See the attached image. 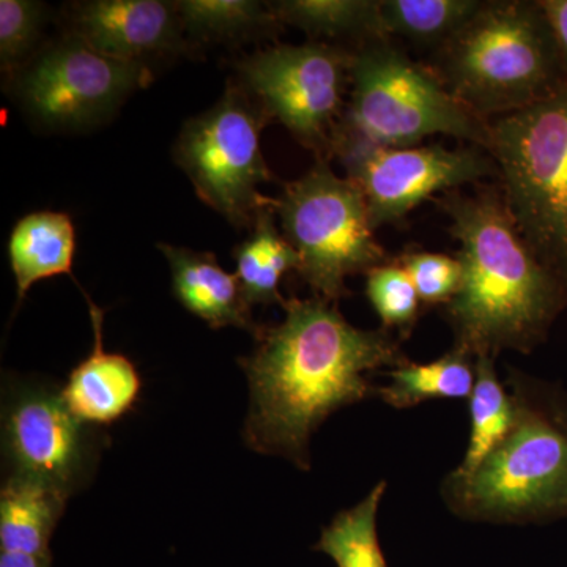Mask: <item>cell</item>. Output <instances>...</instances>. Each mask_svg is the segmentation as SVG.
I'll use <instances>...</instances> for the list:
<instances>
[{"label":"cell","mask_w":567,"mask_h":567,"mask_svg":"<svg viewBox=\"0 0 567 567\" xmlns=\"http://www.w3.org/2000/svg\"><path fill=\"white\" fill-rule=\"evenodd\" d=\"M284 309L282 322L262 327L256 349L240 360L251 395L244 435L252 451L308 472L320 424L377 394L365 374L409 360L386 330H360L322 298H290Z\"/></svg>","instance_id":"6da1fadb"},{"label":"cell","mask_w":567,"mask_h":567,"mask_svg":"<svg viewBox=\"0 0 567 567\" xmlns=\"http://www.w3.org/2000/svg\"><path fill=\"white\" fill-rule=\"evenodd\" d=\"M439 204L451 218L462 265L461 289L445 306L454 346L475 358H495L503 350L533 352L567 309V275L529 248L502 189H456Z\"/></svg>","instance_id":"7a4b0ae2"},{"label":"cell","mask_w":567,"mask_h":567,"mask_svg":"<svg viewBox=\"0 0 567 567\" xmlns=\"http://www.w3.org/2000/svg\"><path fill=\"white\" fill-rule=\"evenodd\" d=\"M507 385L513 427L470 475L446 476L443 498L464 520L524 525L567 517V399L517 371Z\"/></svg>","instance_id":"3957f363"},{"label":"cell","mask_w":567,"mask_h":567,"mask_svg":"<svg viewBox=\"0 0 567 567\" xmlns=\"http://www.w3.org/2000/svg\"><path fill=\"white\" fill-rule=\"evenodd\" d=\"M429 69L484 121L524 110L567 82L557 41L537 0H488L435 51Z\"/></svg>","instance_id":"277c9868"},{"label":"cell","mask_w":567,"mask_h":567,"mask_svg":"<svg viewBox=\"0 0 567 567\" xmlns=\"http://www.w3.org/2000/svg\"><path fill=\"white\" fill-rule=\"evenodd\" d=\"M434 134L486 148L488 122L466 110L431 69L412 61L393 40L357 44L350 66V100L334 140L402 148L415 147Z\"/></svg>","instance_id":"5b68a950"},{"label":"cell","mask_w":567,"mask_h":567,"mask_svg":"<svg viewBox=\"0 0 567 567\" xmlns=\"http://www.w3.org/2000/svg\"><path fill=\"white\" fill-rule=\"evenodd\" d=\"M486 151L522 237L567 275V82L524 110L488 121Z\"/></svg>","instance_id":"8992f818"},{"label":"cell","mask_w":567,"mask_h":567,"mask_svg":"<svg viewBox=\"0 0 567 567\" xmlns=\"http://www.w3.org/2000/svg\"><path fill=\"white\" fill-rule=\"evenodd\" d=\"M274 210L300 257L298 275L317 298L336 305L350 295L349 276L368 275L388 262L363 194L336 175L328 159H317L303 177L287 183Z\"/></svg>","instance_id":"52a82bcc"},{"label":"cell","mask_w":567,"mask_h":567,"mask_svg":"<svg viewBox=\"0 0 567 567\" xmlns=\"http://www.w3.org/2000/svg\"><path fill=\"white\" fill-rule=\"evenodd\" d=\"M270 121L262 104L234 80L215 106L183 125L174 144L175 163L197 197L241 229L251 230L259 213L275 204L259 192L275 181L260 142Z\"/></svg>","instance_id":"ba28073f"},{"label":"cell","mask_w":567,"mask_h":567,"mask_svg":"<svg viewBox=\"0 0 567 567\" xmlns=\"http://www.w3.org/2000/svg\"><path fill=\"white\" fill-rule=\"evenodd\" d=\"M350 66L352 50L309 41L252 52L237 63V73L271 121L282 123L317 159H328L346 111Z\"/></svg>","instance_id":"9c48e42d"},{"label":"cell","mask_w":567,"mask_h":567,"mask_svg":"<svg viewBox=\"0 0 567 567\" xmlns=\"http://www.w3.org/2000/svg\"><path fill=\"white\" fill-rule=\"evenodd\" d=\"M152 81L148 65L107 58L65 33L37 51L9 85L40 125L81 130L110 117Z\"/></svg>","instance_id":"30bf717a"},{"label":"cell","mask_w":567,"mask_h":567,"mask_svg":"<svg viewBox=\"0 0 567 567\" xmlns=\"http://www.w3.org/2000/svg\"><path fill=\"white\" fill-rule=\"evenodd\" d=\"M331 155L363 194L374 229L399 221L436 193L498 174L492 156L473 145L390 148L336 137Z\"/></svg>","instance_id":"8fae6325"},{"label":"cell","mask_w":567,"mask_h":567,"mask_svg":"<svg viewBox=\"0 0 567 567\" xmlns=\"http://www.w3.org/2000/svg\"><path fill=\"white\" fill-rule=\"evenodd\" d=\"M3 447L14 475L35 477L71 494L91 457L87 424L71 413L61 391L25 386L3 412Z\"/></svg>","instance_id":"7c38bea8"},{"label":"cell","mask_w":567,"mask_h":567,"mask_svg":"<svg viewBox=\"0 0 567 567\" xmlns=\"http://www.w3.org/2000/svg\"><path fill=\"white\" fill-rule=\"evenodd\" d=\"M65 33L117 61L144 63L192 50L175 2L84 0L65 7Z\"/></svg>","instance_id":"4fadbf2b"},{"label":"cell","mask_w":567,"mask_h":567,"mask_svg":"<svg viewBox=\"0 0 567 567\" xmlns=\"http://www.w3.org/2000/svg\"><path fill=\"white\" fill-rule=\"evenodd\" d=\"M93 328L91 354L71 371L63 402L87 425H107L128 413L141 393V377L128 358L103 349L104 312L85 295Z\"/></svg>","instance_id":"5bb4252c"},{"label":"cell","mask_w":567,"mask_h":567,"mask_svg":"<svg viewBox=\"0 0 567 567\" xmlns=\"http://www.w3.org/2000/svg\"><path fill=\"white\" fill-rule=\"evenodd\" d=\"M173 276L175 298L183 308L203 319L213 330L235 327L254 338L262 327L254 322L252 306L246 301L237 276L227 274L215 254L158 244Z\"/></svg>","instance_id":"9a60e30c"},{"label":"cell","mask_w":567,"mask_h":567,"mask_svg":"<svg viewBox=\"0 0 567 567\" xmlns=\"http://www.w3.org/2000/svg\"><path fill=\"white\" fill-rule=\"evenodd\" d=\"M76 230L66 213L33 212L14 224L9 238V260L22 303L33 284L52 276L71 275Z\"/></svg>","instance_id":"2e32d148"},{"label":"cell","mask_w":567,"mask_h":567,"mask_svg":"<svg viewBox=\"0 0 567 567\" xmlns=\"http://www.w3.org/2000/svg\"><path fill=\"white\" fill-rule=\"evenodd\" d=\"M62 488L35 480L11 475L0 494V548L17 554L50 555L52 533L65 511Z\"/></svg>","instance_id":"e0dca14e"},{"label":"cell","mask_w":567,"mask_h":567,"mask_svg":"<svg viewBox=\"0 0 567 567\" xmlns=\"http://www.w3.org/2000/svg\"><path fill=\"white\" fill-rule=\"evenodd\" d=\"M189 47L238 44L275 39L282 31L270 2L257 0H177Z\"/></svg>","instance_id":"ac0fdd59"},{"label":"cell","mask_w":567,"mask_h":567,"mask_svg":"<svg viewBox=\"0 0 567 567\" xmlns=\"http://www.w3.org/2000/svg\"><path fill=\"white\" fill-rule=\"evenodd\" d=\"M274 205L264 208L251 234L234 249L238 282L249 305H286L279 284L287 271L300 270V257L275 219Z\"/></svg>","instance_id":"d6986e66"},{"label":"cell","mask_w":567,"mask_h":567,"mask_svg":"<svg viewBox=\"0 0 567 567\" xmlns=\"http://www.w3.org/2000/svg\"><path fill=\"white\" fill-rule=\"evenodd\" d=\"M390 385L379 388L377 394L394 409H410L427 401L470 399L476 380V358L461 347L427 364L412 363L388 372Z\"/></svg>","instance_id":"ffe728a7"},{"label":"cell","mask_w":567,"mask_h":567,"mask_svg":"<svg viewBox=\"0 0 567 567\" xmlns=\"http://www.w3.org/2000/svg\"><path fill=\"white\" fill-rule=\"evenodd\" d=\"M270 7L282 25L300 29L315 41L350 39L360 44L386 39L380 0H278Z\"/></svg>","instance_id":"44dd1931"},{"label":"cell","mask_w":567,"mask_h":567,"mask_svg":"<svg viewBox=\"0 0 567 567\" xmlns=\"http://www.w3.org/2000/svg\"><path fill=\"white\" fill-rule=\"evenodd\" d=\"M481 0H380L383 32L440 50L473 20Z\"/></svg>","instance_id":"7402d4cb"},{"label":"cell","mask_w":567,"mask_h":567,"mask_svg":"<svg viewBox=\"0 0 567 567\" xmlns=\"http://www.w3.org/2000/svg\"><path fill=\"white\" fill-rule=\"evenodd\" d=\"M495 358H476V380L468 399L470 442L454 475L466 476L507 435L514 424L516 409L511 393L499 383Z\"/></svg>","instance_id":"603a6c76"},{"label":"cell","mask_w":567,"mask_h":567,"mask_svg":"<svg viewBox=\"0 0 567 567\" xmlns=\"http://www.w3.org/2000/svg\"><path fill=\"white\" fill-rule=\"evenodd\" d=\"M386 487V481H380L363 502L339 513L322 529L316 550L333 559L336 567H388L377 535V514Z\"/></svg>","instance_id":"cb8c5ba5"},{"label":"cell","mask_w":567,"mask_h":567,"mask_svg":"<svg viewBox=\"0 0 567 567\" xmlns=\"http://www.w3.org/2000/svg\"><path fill=\"white\" fill-rule=\"evenodd\" d=\"M365 295L382 320L383 330L410 336L420 317L421 301L415 284L398 262L372 268L365 279Z\"/></svg>","instance_id":"d4e9b609"},{"label":"cell","mask_w":567,"mask_h":567,"mask_svg":"<svg viewBox=\"0 0 567 567\" xmlns=\"http://www.w3.org/2000/svg\"><path fill=\"white\" fill-rule=\"evenodd\" d=\"M47 22V6L32 0L0 2V69L7 82L35 55L41 29Z\"/></svg>","instance_id":"484cf974"},{"label":"cell","mask_w":567,"mask_h":567,"mask_svg":"<svg viewBox=\"0 0 567 567\" xmlns=\"http://www.w3.org/2000/svg\"><path fill=\"white\" fill-rule=\"evenodd\" d=\"M415 284L425 305L446 306L456 297L462 284V265L446 254L409 251L395 260Z\"/></svg>","instance_id":"4316f807"},{"label":"cell","mask_w":567,"mask_h":567,"mask_svg":"<svg viewBox=\"0 0 567 567\" xmlns=\"http://www.w3.org/2000/svg\"><path fill=\"white\" fill-rule=\"evenodd\" d=\"M554 33L567 71V0H537Z\"/></svg>","instance_id":"83f0119b"},{"label":"cell","mask_w":567,"mask_h":567,"mask_svg":"<svg viewBox=\"0 0 567 567\" xmlns=\"http://www.w3.org/2000/svg\"><path fill=\"white\" fill-rule=\"evenodd\" d=\"M0 567H51V555L0 551Z\"/></svg>","instance_id":"f1b7e54d"}]
</instances>
